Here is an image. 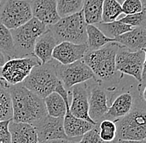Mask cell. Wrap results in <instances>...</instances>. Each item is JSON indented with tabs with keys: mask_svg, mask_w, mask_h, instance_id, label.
I'll return each instance as SVG.
<instances>
[{
	"mask_svg": "<svg viewBox=\"0 0 146 143\" xmlns=\"http://www.w3.org/2000/svg\"><path fill=\"white\" fill-rule=\"evenodd\" d=\"M119 45L116 42H110L96 51H88L83 61L93 72L95 78L107 91L116 90L124 74L115 69V55Z\"/></svg>",
	"mask_w": 146,
	"mask_h": 143,
	"instance_id": "cell-1",
	"label": "cell"
},
{
	"mask_svg": "<svg viewBox=\"0 0 146 143\" xmlns=\"http://www.w3.org/2000/svg\"><path fill=\"white\" fill-rule=\"evenodd\" d=\"M13 106V118L15 123L34 125L46 113L44 99L36 96L22 84L9 87Z\"/></svg>",
	"mask_w": 146,
	"mask_h": 143,
	"instance_id": "cell-2",
	"label": "cell"
},
{
	"mask_svg": "<svg viewBox=\"0 0 146 143\" xmlns=\"http://www.w3.org/2000/svg\"><path fill=\"white\" fill-rule=\"evenodd\" d=\"M115 140L143 141L146 137L145 98L139 95L131 110L125 116L115 121Z\"/></svg>",
	"mask_w": 146,
	"mask_h": 143,
	"instance_id": "cell-3",
	"label": "cell"
},
{
	"mask_svg": "<svg viewBox=\"0 0 146 143\" xmlns=\"http://www.w3.org/2000/svg\"><path fill=\"white\" fill-rule=\"evenodd\" d=\"M55 60L45 64H40L33 68L22 84L36 96L45 98L55 92L60 80L56 75Z\"/></svg>",
	"mask_w": 146,
	"mask_h": 143,
	"instance_id": "cell-4",
	"label": "cell"
},
{
	"mask_svg": "<svg viewBox=\"0 0 146 143\" xmlns=\"http://www.w3.org/2000/svg\"><path fill=\"white\" fill-rule=\"evenodd\" d=\"M86 22L83 12L61 18L55 24L47 26L52 31L57 43L69 42L75 44L86 43Z\"/></svg>",
	"mask_w": 146,
	"mask_h": 143,
	"instance_id": "cell-5",
	"label": "cell"
},
{
	"mask_svg": "<svg viewBox=\"0 0 146 143\" xmlns=\"http://www.w3.org/2000/svg\"><path fill=\"white\" fill-rule=\"evenodd\" d=\"M47 30V26L36 18H31L25 24L11 30L13 40V58H22L33 55L37 37Z\"/></svg>",
	"mask_w": 146,
	"mask_h": 143,
	"instance_id": "cell-6",
	"label": "cell"
},
{
	"mask_svg": "<svg viewBox=\"0 0 146 143\" xmlns=\"http://www.w3.org/2000/svg\"><path fill=\"white\" fill-rule=\"evenodd\" d=\"M145 50L130 51L119 46L115 55V69L122 74L133 77L139 84L145 83Z\"/></svg>",
	"mask_w": 146,
	"mask_h": 143,
	"instance_id": "cell-7",
	"label": "cell"
},
{
	"mask_svg": "<svg viewBox=\"0 0 146 143\" xmlns=\"http://www.w3.org/2000/svg\"><path fill=\"white\" fill-rule=\"evenodd\" d=\"M33 18L28 0H2L0 3V22L9 30L18 28Z\"/></svg>",
	"mask_w": 146,
	"mask_h": 143,
	"instance_id": "cell-8",
	"label": "cell"
},
{
	"mask_svg": "<svg viewBox=\"0 0 146 143\" xmlns=\"http://www.w3.org/2000/svg\"><path fill=\"white\" fill-rule=\"evenodd\" d=\"M40 64L34 55L10 59L0 68V78L10 86L22 84L33 68Z\"/></svg>",
	"mask_w": 146,
	"mask_h": 143,
	"instance_id": "cell-9",
	"label": "cell"
},
{
	"mask_svg": "<svg viewBox=\"0 0 146 143\" xmlns=\"http://www.w3.org/2000/svg\"><path fill=\"white\" fill-rule=\"evenodd\" d=\"M86 83L88 92L89 117L94 123H99L109 109L108 91L96 79H91Z\"/></svg>",
	"mask_w": 146,
	"mask_h": 143,
	"instance_id": "cell-10",
	"label": "cell"
},
{
	"mask_svg": "<svg viewBox=\"0 0 146 143\" xmlns=\"http://www.w3.org/2000/svg\"><path fill=\"white\" fill-rule=\"evenodd\" d=\"M56 71L66 90H71L76 84L96 79L93 72L82 59L69 65H62L56 61Z\"/></svg>",
	"mask_w": 146,
	"mask_h": 143,
	"instance_id": "cell-11",
	"label": "cell"
},
{
	"mask_svg": "<svg viewBox=\"0 0 146 143\" xmlns=\"http://www.w3.org/2000/svg\"><path fill=\"white\" fill-rule=\"evenodd\" d=\"M139 95H141L139 90L134 93L132 90H120L119 89L115 90L112 94V97L110 98L111 106L109 107L108 112L104 117V119H109L115 122L122 117L125 116L133 107L135 98Z\"/></svg>",
	"mask_w": 146,
	"mask_h": 143,
	"instance_id": "cell-12",
	"label": "cell"
},
{
	"mask_svg": "<svg viewBox=\"0 0 146 143\" xmlns=\"http://www.w3.org/2000/svg\"><path fill=\"white\" fill-rule=\"evenodd\" d=\"M33 126L36 128L38 142L55 139L71 140L66 136L64 131L63 117H53L46 115Z\"/></svg>",
	"mask_w": 146,
	"mask_h": 143,
	"instance_id": "cell-13",
	"label": "cell"
},
{
	"mask_svg": "<svg viewBox=\"0 0 146 143\" xmlns=\"http://www.w3.org/2000/svg\"><path fill=\"white\" fill-rule=\"evenodd\" d=\"M87 51L86 43L75 44L69 42H62L55 46L52 59L62 65H69L82 60Z\"/></svg>",
	"mask_w": 146,
	"mask_h": 143,
	"instance_id": "cell-14",
	"label": "cell"
},
{
	"mask_svg": "<svg viewBox=\"0 0 146 143\" xmlns=\"http://www.w3.org/2000/svg\"><path fill=\"white\" fill-rule=\"evenodd\" d=\"M72 90V103L69 105V111L73 116L86 120L92 124H96L89 117L88 92L86 83H81L74 85Z\"/></svg>",
	"mask_w": 146,
	"mask_h": 143,
	"instance_id": "cell-15",
	"label": "cell"
},
{
	"mask_svg": "<svg viewBox=\"0 0 146 143\" xmlns=\"http://www.w3.org/2000/svg\"><path fill=\"white\" fill-rule=\"evenodd\" d=\"M33 17L46 26L55 24L60 17L56 9V0H31Z\"/></svg>",
	"mask_w": 146,
	"mask_h": 143,
	"instance_id": "cell-16",
	"label": "cell"
},
{
	"mask_svg": "<svg viewBox=\"0 0 146 143\" xmlns=\"http://www.w3.org/2000/svg\"><path fill=\"white\" fill-rule=\"evenodd\" d=\"M115 42L130 51L145 50L146 27H134L131 31L114 38Z\"/></svg>",
	"mask_w": 146,
	"mask_h": 143,
	"instance_id": "cell-17",
	"label": "cell"
},
{
	"mask_svg": "<svg viewBox=\"0 0 146 143\" xmlns=\"http://www.w3.org/2000/svg\"><path fill=\"white\" fill-rule=\"evenodd\" d=\"M96 125V124H92L86 120L73 116L69 110H66V115L63 117V127L66 136L78 142L80 140H76V138H81Z\"/></svg>",
	"mask_w": 146,
	"mask_h": 143,
	"instance_id": "cell-18",
	"label": "cell"
},
{
	"mask_svg": "<svg viewBox=\"0 0 146 143\" xmlns=\"http://www.w3.org/2000/svg\"><path fill=\"white\" fill-rule=\"evenodd\" d=\"M57 44L52 31L47 27L45 32L37 37L34 45L33 55L40 61L41 64L47 63L52 60V51Z\"/></svg>",
	"mask_w": 146,
	"mask_h": 143,
	"instance_id": "cell-19",
	"label": "cell"
},
{
	"mask_svg": "<svg viewBox=\"0 0 146 143\" xmlns=\"http://www.w3.org/2000/svg\"><path fill=\"white\" fill-rule=\"evenodd\" d=\"M9 131L11 143H38L36 128L32 124L10 120Z\"/></svg>",
	"mask_w": 146,
	"mask_h": 143,
	"instance_id": "cell-20",
	"label": "cell"
},
{
	"mask_svg": "<svg viewBox=\"0 0 146 143\" xmlns=\"http://www.w3.org/2000/svg\"><path fill=\"white\" fill-rule=\"evenodd\" d=\"M86 45L88 51H96L107 45L114 42V38H110L106 36L98 27L94 24H86Z\"/></svg>",
	"mask_w": 146,
	"mask_h": 143,
	"instance_id": "cell-21",
	"label": "cell"
},
{
	"mask_svg": "<svg viewBox=\"0 0 146 143\" xmlns=\"http://www.w3.org/2000/svg\"><path fill=\"white\" fill-rule=\"evenodd\" d=\"M43 99L46 113L49 116L64 117L66 110H69V105H67L62 97L56 92L52 93Z\"/></svg>",
	"mask_w": 146,
	"mask_h": 143,
	"instance_id": "cell-22",
	"label": "cell"
},
{
	"mask_svg": "<svg viewBox=\"0 0 146 143\" xmlns=\"http://www.w3.org/2000/svg\"><path fill=\"white\" fill-rule=\"evenodd\" d=\"M9 85L0 78V122L10 121L13 118L12 98Z\"/></svg>",
	"mask_w": 146,
	"mask_h": 143,
	"instance_id": "cell-23",
	"label": "cell"
},
{
	"mask_svg": "<svg viewBox=\"0 0 146 143\" xmlns=\"http://www.w3.org/2000/svg\"><path fill=\"white\" fill-rule=\"evenodd\" d=\"M104 0H83L82 12L87 24L101 22V12Z\"/></svg>",
	"mask_w": 146,
	"mask_h": 143,
	"instance_id": "cell-24",
	"label": "cell"
},
{
	"mask_svg": "<svg viewBox=\"0 0 146 143\" xmlns=\"http://www.w3.org/2000/svg\"><path fill=\"white\" fill-rule=\"evenodd\" d=\"M96 27L100 29V31L110 38H115L116 36H119L123 33H125L127 32L131 31L134 27L125 24L119 20L111 22H99L97 24H95Z\"/></svg>",
	"mask_w": 146,
	"mask_h": 143,
	"instance_id": "cell-25",
	"label": "cell"
},
{
	"mask_svg": "<svg viewBox=\"0 0 146 143\" xmlns=\"http://www.w3.org/2000/svg\"><path fill=\"white\" fill-rule=\"evenodd\" d=\"M122 13L121 4L117 0H104L101 12L102 22L116 21Z\"/></svg>",
	"mask_w": 146,
	"mask_h": 143,
	"instance_id": "cell-26",
	"label": "cell"
},
{
	"mask_svg": "<svg viewBox=\"0 0 146 143\" xmlns=\"http://www.w3.org/2000/svg\"><path fill=\"white\" fill-rule=\"evenodd\" d=\"M83 0H56V9L60 18L74 14L82 10Z\"/></svg>",
	"mask_w": 146,
	"mask_h": 143,
	"instance_id": "cell-27",
	"label": "cell"
},
{
	"mask_svg": "<svg viewBox=\"0 0 146 143\" xmlns=\"http://www.w3.org/2000/svg\"><path fill=\"white\" fill-rule=\"evenodd\" d=\"M0 51L9 59L13 58V40L11 30L0 22Z\"/></svg>",
	"mask_w": 146,
	"mask_h": 143,
	"instance_id": "cell-28",
	"label": "cell"
},
{
	"mask_svg": "<svg viewBox=\"0 0 146 143\" xmlns=\"http://www.w3.org/2000/svg\"><path fill=\"white\" fill-rule=\"evenodd\" d=\"M97 125H98L99 135L104 142L110 143L115 140L116 126L114 121L109 119H104L100 121L99 123H97Z\"/></svg>",
	"mask_w": 146,
	"mask_h": 143,
	"instance_id": "cell-29",
	"label": "cell"
},
{
	"mask_svg": "<svg viewBox=\"0 0 146 143\" xmlns=\"http://www.w3.org/2000/svg\"><path fill=\"white\" fill-rule=\"evenodd\" d=\"M146 10L145 9L140 13H135V14H129L125 15V17L119 18V22L129 25L133 27H143L146 24Z\"/></svg>",
	"mask_w": 146,
	"mask_h": 143,
	"instance_id": "cell-30",
	"label": "cell"
},
{
	"mask_svg": "<svg viewBox=\"0 0 146 143\" xmlns=\"http://www.w3.org/2000/svg\"><path fill=\"white\" fill-rule=\"evenodd\" d=\"M122 13L125 15L140 13L145 9V5L141 0H124L121 3Z\"/></svg>",
	"mask_w": 146,
	"mask_h": 143,
	"instance_id": "cell-31",
	"label": "cell"
},
{
	"mask_svg": "<svg viewBox=\"0 0 146 143\" xmlns=\"http://www.w3.org/2000/svg\"><path fill=\"white\" fill-rule=\"evenodd\" d=\"M78 143H107L100 138L98 130V125L95 126L92 129L82 136Z\"/></svg>",
	"mask_w": 146,
	"mask_h": 143,
	"instance_id": "cell-32",
	"label": "cell"
},
{
	"mask_svg": "<svg viewBox=\"0 0 146 143\" xmlns=\"http://www.w3.org/2000/svg\"><path fill=\"white\" fill-rule=\"evenodd\" d=\"M10 121L0 122V143H11V136L9 131Z\"/></svg>",
	"mask_w": 146,
	"mask_h": 143,
	"instance_id": "cell-33",
	"label": "cell"
},
{
	"mask_svg": "<svg viewBox=\"0 0 146 143\" xmlns=\"http://www.w3.org/2000/svg\"><path fill=\"white\" fill-rule=\"evenodd\" d=\"M38 143H78L72 140L68 139H55V140H47L43 142H39Z\"/></svg>",
	"mask_w": 146,
	"mask_h": 143,
	"instance_id": "cell-34",
	"label": "cell"
},
{
	"mask_svg": "<svg viewBox=\"0 0 146 143\" xmlns=\"http://www.w3.org/2000/svg\"><path fill=\"white\" fill-rule=\"evenodd\" d=\"M9 60H10V59H9V57H8L5 54H3V52L0 51V68H1L2 66H3V65L7 62Z\"/></svg>",
	"mask_w": 146,
	"mask_h": 143,
	"instance_id": "cell-35",
	"label": "cell"
},
{
	"mask_svg": "<svg viewBox=\"0 0 146 143\" xmlns=\"http://www.w3.org/2000/svg\"><path fill=\"white\" fill-rule=\"evenodd\" d=\"M115 143H146L145 140L143 141H125V140H115Z\"/></svg>",
	"mask_w": 146,
	"mask_h": 143,
	"instance_id": "cell-36",
	"label": "cell"
},
{
	"mask_svg": "<svg viewBox=\"0 0 146 143\" xmlns=\"http://www.w3.org/2000/svg\"><path fill=\"white\" fill-rule=\"evenodd\" d=\"M141 1H142V3H144V4H145V5L146 0H141Z\"/></svg>",
	"mask_w": 146,
	"mask_h": 143,
	"instance_id": "cell-37",
	"label": "cell"
},
{
	"mask_svg": "<svg viewBox=\"0 0 146 143\" xmlns=\"http://www.w3.org/2000/svg\"><path fill=\"white\" fill-rule=\"evenodd\" d=\"M110 143H115V142H110Z\"/></svg>",
	"mask_w": 146,
	"mask_h": 143,
	"instance_id": "cell-38",
	"label": "cell"
},
{
	"mask_svg": "<svg viewBox=\"0 0 146 143\" xmlns=\"http://www.w3.org/2000/svg\"><path fill=\"white\" fill-rule=\"evenodd\" d=\"M1 1H2V0H0V3H1Z\"/></svg>",
	"mask_w": 146,
	"mask_h": 143,
	"instance_id": "cell-39",
	"label": "cell"
}]
</instances>
